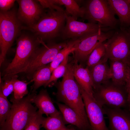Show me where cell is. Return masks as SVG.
I'll return each instance as SVG.
<instances>
[{
  "label": "cell",
  "instance_id": "cell-28",
  "mask_svg": "<svg viewBox=\"0 0 130 130\" xmlns=\"http://www.w3.org/2000/svg\"><path fill=\"white\" fill-rule=\"evenodd\" d=\"M12 104L0 91V125H4L10 112Z\"/></svg>",
  "mask_w": 130,
  "mask_h": 130
},
{
  "label": "cell",
  "instance_id": "cell-30",
  "mask_svg": "<svg viewBox=\"0 0 130 130\" xmlns=\"http://www.w3.org/2000/svg\"><path fill=\"white\" fill-rule=\"evenodd\" d=\"M4 82L0 80V91L7 98L13 91V79L12 77L5 79Z\"/></svg>",
  "mask_w": 130,
  "mask_h": 130
},
{
  "label": "cell",
  "instance_id": "cell-8",
  "mask_svg": "<svg viewBox=\"0 0 130 130\" xmlns=\"http://www.w3.org/2000/svg\"><path fill=\"white\" fill-rule=\"evenodd\" d=\"M67 42L56 43L54 41L43 45L36 50L26 66L19 73H25L31 79L34 72L39 68L51 63L59 51L65 47Z\"/></svg>",
  "mask_w": 130,
  "mask_h": 130
},
{
  "label": "cell",
  "instance_id": "cell-7",
  "mask_svg": "<svg viewBox=\"0 0 130 130\" xmlns=\"http://www.w3.org/2000/svg\"><path fill=\"white\" fill-rule=\"evenodd\" d=\"M93 91L94 98L103 107L127 109L125 85H117L110 80Z\"/></svg>",
  "mask_w": 130,
  "mask_h": 130
},
{
  "label": "cell",
  "instance_id": "cell-22",
  "mask_svg": "<svg viewBox=\"0 0 130 130\" xmlns=\"http://www.w3.org/2000/svg\"><path fill=\"white\" fill-rule=\"evenodd\" d=\"M80 40H70L67 42L66 46L58 52L53 60L50 63L51 72L57 67L71 53H73L77 48Z\"/></svg>",
  "mask_w": 130,
  "mask_h": 130
},
{
  "label": "cell",
  "instance_id": "cell-12",
  "mask_svg": "<svg viewBox=\"0 0 130 130\" xmlns=\"http://www.w3.org/2000/svg\"><path fill=\"white\" fill-rule=\"evenodd\" d=\"M79 86L92 130H110L106 124L103 107Z\"/></svg>",
  "mask_w": 130,
  "mask_h": 130
},
{
  "label": "cell",
  "instance_id": "cell-35",
  "mask_svg": "<svg viewBox=\"0 0 130 130\" xmlns=\"http://www.w3.org/2000/svg\"><path fill=\"white\" fill-rule=\"evenodd\" d=\"M68 128H67L66 127L62 128L61 129H59V130H67L68 129Z\"/></svg>",
  "mask_w": 130,
  "mask_h": 130
},
{
  "label": "cell",
  "instance_id": "cell-16",
  "mask_svg": "<svg viewBox=\"0 0 130 130\" xmlns=\"http://www.w3.org/2000/svg\"><path fill=\"white\" fill-rule=\"evenodd\" d=\"M115 15L118 18L120 28L130 27V0H107Z\"/></svg>",
  "mask_w": 130,
  "mask_h": 130
},
{
  "label": "cell",
  "instance_id": "cell-11",
  "mask_svg": "<svg viewBox=\"0 0 130 130\" xmlns=\"http://www.w3.org/2000/svg\"><path fill=\"white\" fill-rule=\"evenodd\" d=\"M115 31L104 32L100 30L95 34L80 40L73 53L74 59L82 65L86 63L88 58L95 47L110 38Z\"/></svg>",
  "mask_w": 130,
  "mask_h": 130
},
{
  "label": "cell",
  "instance_id": "cell-23",
  "mask_svg": "<svg viewBox=\"0 0 130 130\" xmlns=\"http://www.w3.org/2000/svg\"><path fill=\"white\" fill-rule=\"evenodd\" d=\"M54 4L64 5L66 8L65 12L67 15L77 20L79 18H83L84 14V10L83 6L80 7L76 1L74 0H51Z\"/></svg>",
  "mask_w": 130,
  "mask_h": 130
},
{
  "label": "cell",
  "instance_id": "cell-26",
  "mask_svg": "<svg viewBox=\"0 0 130 130\" xmlns=\"http://www.w3.org/2000/svg\"><path fill=\"white\" fill-rule=\"evenodd\" d=\"M18 76L16 74L12 77L13 85V97L16 99H20L28 94L27 83L20 81L18 79Z\"/></svg>",
  "mask_w": 130,
  "mask_h": 130
},
{
  "label": "cell",
  "instance_id": "cell-29",
  "mask_svg": "<svg viewBox=\"0 0 130 130\" xmlns=\"http://www.w3.org/2000/svg\"><path fill=\"white\" fill-rule=\"evenodd\" d=\"M42 115L39 110L37 111L24 130H40L44 118Z\"/></svg>",
  "mask_w": 130,
  "mask_h": 130
},
{
  "label": "cell",
  "instance_id": "cell-14",
  "mask_svg": "<svg viewBox=\"0 0 130 130\" xmlns=\"http://www.w3.org/2000/svg\"><path fill=\"white\" fill-rule=\"evenodd\" d=\"M110 130H130V112L127 109L103 107Z\"/></svg>",
  "mask_w": 130,
  "mask_h": 130
},
{
  "label": "cell",
  "instance_id": "cell-1",
  "mask_svg": "<svg viewBox=\"0 0 130 130\" xmlns=\"http://www.w3.org/2000/svg\"><path fill=\"white\" fill-rule=\"evenodd\" d=\"M73 62L68 63L61 81L54 85L57 100L74 110L87 124L90 125L79 85L73 74Z\"/></svg>",
  "mask_w": 130,
  "mask_h": 130
},
{
  "label": "cell",
  "instance_id": "cell-31",
  "mask_svg": "<svg viewBox=\"0 0 130 130\" xmlns=\"http://www.w3.org/2000/svg\"><path fill=\"white\" fill-rule=\"evenodd\" d=\"M44 8L64 11V9L58 5L53 3L51 0H37Z\"/></svg>",
  "mask_w": 130,
  "mask_h": 130
},
{
  "label": "cell",
  "instance_id": "cell-32",
  "mask_svg": "<svg viewBox=\"0 0 130 130\" xmlns=\"http://www.w3.org/2000/svg\"><path fill=\"white\" fill-rule=\"evenodd\" d=\"M15 1L13 0H0V11L6 12L10 10L14 5Z\"/></svg>",
  "mask_w": 130,
  "mask_h": 130
},
{
  "label": "cell",
  "instance_id": "cell-33",
  "mask_svg": "<svg viewBox=\"0 0 130 130\" xmlns=\"http://www.w3.org/2000/svg\"><path fill=\"white\" fill-rule=\"evenodd\" d=\"M128 100V108L127 110L130 112V74L125 85Z\"/></svg>",
  "mask_w": 130,
  "mask_h": 130
},
{
  "label": "cell",
  "instance_id": "cell-17",
  "mask_svg": "<svg viewBox=\"0 0 130 130\" xmlns=\"http://www.w3.org/2000/svg\"><path fill=\"white\" fill-rule=\"evenodd\" d=\"M73 62V74L75 80L87 93L94 98L92 82L89 70L78 64L75 59Z\"/></svg>",
  "mask_w": 130,
  "mask_h": 130
},
{
  "label": "cell",
  "instance_id": "cell-4",
  "mask_svg": "<svg viewBox=\"0 0 130 130\" xmlns=\"http://www.w3.org/2000/svg\"><path fill=\"white\" fill-rule=\"evenodd\" d=\"M36 92L26 97L16 99L13 96L10 112L0 130H24L36 113L37 108L32 104L31 99Z\"/></svg>",
  "mask_w": 130,
  "mask_h": 130
},
{
  "label": "cell",
  "instance_id": "cell-36",
  "mask_svg": "<svg viewBox=\"0 0 130 130\" xmlns=\"http://www.w3.org/2000/svg\"><path fill=\"white\" fill-rule=\"evenodd\" d=\"M67 130H75L72 128H70V129L68 128V129Z\"/></svg>",
  "mask_w": 130,
  "mask_h": 130
},
{
  "label": "cell",
  "instance_id": "cell-18",
  "mask_svg": "<svg viewBox=\"0 0 130 130\" xmlns=\"http://www.w3.org/2000/svg\"><path fill=\"white\" fill-rule=\"evenodd\" d=\"M32 103H34L43 114L47 117L60 113L56 108L47 91L42 89L37 95L35 93L31 99Z\"/></svg>",
  "mask_w": 130,
  "mask_h": 130
},
{
  "label": "cell",
  "instance_id": "cell-20",
  "mask_svg": "<svg viewBox=\"0 0 130 130\" xmlns=\"http://www.w3.org/2000/svg\"><path fill=\"white\" fill-rule=\"evenodd\" d=\"M56 104L65 124L74 125L81 130H91L90 126L86 124L72 109L64 104L58 102Z\"/></svg>",
  "mask_w": 130,
  "mask_h": 130
},
{
  "label": "cell",
  "instance_id": "cell-19",
  "mask_svg": "<svg viewBox=\"0 0 130 130\" xmlns=\"http://www.w3.org/2000/svg\"><path fill=\"white\" fill-rule=\"evenodd\" d=\"M107 62L99 63L88 69L91 78L93 90L97 89L111 79L110 66Z\"/></svg>",
  "mask_w": 130,
  "mask_h": 130
},
{
  "label": "cell",
  "instance_id": "cell-5",
  "mask_svg": "<svg viewBox=\"0 0 130 130\" xmlns=\"http://www.w3.org/2000/svg\"><path fill=\"white\" fill-rule=\"evenodd\" d=\"M84 14L83 18L88 22L97 24L104 32L116 30L119 21L107 0H89L83 6Z\"/></svg>",
  "mask_w": 130,
  "mask_h": 130
},
{
  "label": "cell",
  "instance_id": "cell-10",
  "mask_svg": "<svg viewBox=\"0 0 130 130\" xmlns=\"http://www.w3.org/2000/svg\"><path fill=\"white\" fill-rule=\"evenodd\" d=\"M65 14L66 23L61 36L63 39L81 40L101 30L97 24L78 21Z\"/></svg>",
  "mask_w": 130,
  "mask_h": 130
},
{
  "label": "cell",
  "instance_id": "cell-6",
  "mask_svg": "<svg viewBox=\"0 0 130 130\" xmlns=\"http://www.w3.org/2000/svg\"><path fill=\"white\" fill-rule=\"evenodd\" d=\"M14 9L0 12V66L14 40L20 34L22 26Z\"/></svg>",
  "mask_w": 130,
  "mask_h": 130
},
{
  "label": "cell",
  "instance_id": "cell-15",
  "mask_svg": "<svg viewBox=\"0 0 130 130\" xmlns=\"http://www.w3.org/2000/svg\"><path fill=\"white\" fill-rule=\"evenodd\" d=\"M111 79L115 84L125 86L130 74V65L119 60H110Z\"/></svg>",
  "mask_w": 130,
  "mask_h": 130
},
{
  "label": "cell",
  "instance_id": "cell-3",
  "mask_svg": "<svg viewBox=\"0 0 130 130\" xmlns=\"http://www.w3.org/2000/svg\"><path fill=\"white\" fill-rule=\"evenodd\" d=\"M44 43L34 35L20 34L17 40L14 58L2 73L3 79L10 78L19 73L28 64L40 44Z\"/></svg>",
  "mask_w": 130,
  "mask_h": 130
},
{
  "label": "cell",
  "instance_id": "cell-2",
  "mask_svg": "<svg viewBox=\"0 0 130 130\" xmlns=\"http://www.w3.org/2000/svg\"><path fill=\"white\" fill-rule=\"evenodd\" d=\"M65 11L49 9L35 24L22 26V30L29 31L37 38L44 42L61 36L66 23Z\"/></svg>",
  "mask_w": 130,
  "mask_h": 130
},
{
  "label": "cell",
  "instance_id": "cell-25",
  "mask_svg": "<svg viewBox=\"0 0 130 130\" xmlns=\"http://www.w3.org/2000/svg\"><path fill=\"white\" fill-rule=\"evenodd\" d=\"M65 124L60 113L44 117L41 125L46 130H56L66 127Z\"/></svg>",
  "mask_w": 130,
  "mask_h": 130
},
{
  "label": "cell",
  "instance_id": "cell-34",
  "mask_svg": "<svg viewBox=\"0 0 130 130\" xmlns=\"http://www.w3.org/2000/svg\"><path fill=\"white\" fill-rule=\"evenodd\" d=\"M125 30H126L130 37V27L126 29Z\"/></svg>",
  "mask_w": 130,
  "mask_h": 130
},
{
  "label": "cell",
  "instance_id": "cell-27",
  "mask_svg": "<svg viewBox=\"0 0 130 130\" xmlns=\"http://www.w3.org/2000/svg\"><path fill=\"white\" fill-rule=\"evenodd\" d=\"M68 56L52 72L50 79L44 86L45 87L54 84L57 80L63 77L65 74L68 63Z\"/></svg>",
  "mask_w": 130,
  "mask_h": 130
},
{
  "label": "cell",
  "instance_id": "cell-21",
  "mask_svg": "<svg viewBox=\"0 0 130 130\" xmlns=\"http://www.w3.org/2000/svg\"><path fill=\"white\" fill-rule=\"evenodd\" d=\"M52 73L49 65H47L35 72L30 82H34L31 88V92H35L39 87L44 86L50 79Z\"/></svg>",
  "mask_w": 130,
  "mask_h": 130
},
{
  "label": "cell",
  "instance_id": "cell-9",
  "mask_svg": "<svg viewBox=\"0 0 130 130\" xmlns=\"http://www.w3.org/2000/svg\"><path fill=\"white\" fill-rule=\"evenodd\" d=\"M105 44L108 59L121 60L130 65V37L126 30H116Z\"/></svg>",
  "mask_w": 130,
  "mask_h": 130
},
{
  "label": "cell",
  "instance_id": "cell-13",
  "mask_svg": "<svg viewBox=\"0 0 130 130\" xmlns=\"http://www.w3.org/2000/svg\"><path fill=\"white\" fill-rule=\"evenodd\" d=\"M17 15L21 23L26 26H32L39 20L44 13V8L37 0H19Z\"/></svg>",
  "mask_w": 130,
  "mask_h": 130
},
{
  "label": "cell",
  "instance_id": "cell-24",
  "mask_svg": "<svg viewBox=\"0 0 130 130\" xmlns=\"http://www.w3.org/2000/svg\"><path fill=\"white\" fill-rule=\"evenodd\" d=\"M105 41L97 46L90 54L86 63V68L88 69L99 63L107 61Z\"/></svg>",
  "mask_w": 130,
  "mask_h": 130
}]
</instances>
